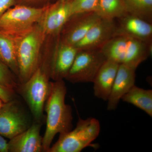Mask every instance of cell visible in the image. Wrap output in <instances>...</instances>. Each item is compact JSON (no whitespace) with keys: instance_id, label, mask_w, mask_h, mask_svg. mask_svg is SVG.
<instances>
[{"instance_id":"1","label":"cell","mask_w":152,"mask_h":152,"mask_svg":"<svg viewBox=\"0 0 152 152\" xmlns=\"http://www.w3.org/2000/svg\"><path fill=\"white\" fill-rule=\"evenodd\" d=\"M67 88L64 80L51 82L50 91L44 107L46 127L42 137L43 152H48L57 134L72 129V110L66 104Z\"/></svg>"},{"instance_id":"2","label":"cell","mask_w":152,"mask_h":152,"mask_svg":"<svg viewBox=\"0 0 152 152\" xmlns=\"http://www.w3.org/2000/svg\"><path fill=\"white\" fill-rule=\"evenodd\" d=\"M41 61L36 70L24 83L20 84V93L28 105L34 121L42 124L45 120L44 107L50 91L53 62Z\"/></svg>"},{"instance_id":"3","label":"cell","mask_w":152,"mask_h":152,"mask_svg":"<svg viewBox=\"0 0 152 152\" xmlns=\"http://www.w3.org/2000/svg\"><path fill=\"white\" fill-rule=\"evenodd\" d=\"M101 49L107 59L136 70L151 54L152 44L130 37L118 36Z\"/></svg>"},{"instance_id":"4","label":"cell","mask_w":152,"mask_h":152,"mask_svg":"<svg viewBox=\"0 0 152 152\" xmlns=\"http://www.w3.org/2000/svg\"><path fill=\"white\" fill-rule=\"evenodd\" d=\"M45 34L39 26H34L22 35L15 38L16 43L18 79L21 84L30 78L37 67L40 48Z\"/></svg>"},{"instance_id":"5","label":"cell","mask_w":152,"mask_h":152,"mask_svg":"<svg viewBox=\"0 0 152 152\" xmlns=\"http://www.w3.org/2000/svg\"><path fill=\"white\" fill-rule=\"evenodd\" d=\"M99 121L94 118L83 119L79 118L76 127L59 134L57 141L48 152H80L90 146L100 132Z\"/></svg>"},{"instance_id":"6","label":"cell","mask_w":152,"mask_h":152,"mask_svg":"<svg viewBox=\"0 0 152 152\" xmlns=\"http://www.w3.org/2000/svg\"><path fill=\"white\" fill-rule=\"evenodd\" d=\"M48 8L25 6L10 8L0 18V32L15 38L22 35L40 22Z\"/></svg>"},{"instance_id":"7","label":"cell","mask_w":152,"mask_h":152,"mask_svg":"<svg viewBox=\"0 0 152 152\" xmlns=\"http://www.w3.org/2000/svg\"><path fill=\"white\" fill-rule=\"evenodd\" d=\"M107 60L101 49L79 51L65 79L72 83H93Z\"/></svg>"},{"instance_id":"8","label":"cell","mask_w":152,"mask_h":152,"mask_svg":"<svg viewBox=\"0 0 152 152\" xmlns=\"http://www.w3.org/2000/svg\"><path fill=\"white\" fill-rule=\"evenodd\" d=\"M21 103L16 99L4 103L0 109V135L12 138L32 124Z\"/></svg>"},{"instance_id":"9","label":"cell","mask_w":152,"mask_h":152,"mask_svg":"<svg viewBox=\"0 0 152 152\" xmlns=\"http://www.w3.org/2000/svg\"><path fill=\"white\" fill-rule=\"evenodd\" d=\"M101 18L96 12L73 15L64 26L61 42L75 46Z\"/></svg>"},{"instance_id":"10","label":"cell","mask_w":152,"mask_h":152,"mask_svg":"<svg viewBox=\"0 0 152 152\" xmlns=\"http://www.w3.org/2000/svg\"><path fill=\"white\" fill-rule=\"evenodd\" d=\"M116 28L115 20L101 18L75 47L78 51L82 50L101 49L115 37Z\"/></svg>"},{"instance_id":"11","label":"cell","mask_w":152,"mask_h":152,"mask_svg":"<svg viewBox=\"0 0 152 152\" xmlns=\"http://www.w3.org/2000/svg\"><path fill=\"white\" fill-rule=\"evenodd\" d=\"M42 124L34 121L26 130L10 139L8 152H43L42 137L40 135Z\"/></svg>"},{"instance_id":"12","label":"cell","mask_w":152,"mask_h":152,"mask_svg":"<svg viewBox=\"0 0 152 152\" xmlns=\"http://www.w3.org/2000/svg\"><path fill=\"white\" fill-rule=\"evenodd\" d=\"M72 16L70 2H59L48 7L44 14L39 26L45 35L58 34L64 26Z\"/></svg>"},{"instance_id":"13","label":"cell","mask_w":152,"mask_h":152,"mask_svg":"<svg viewBox=\"0 0 152 152\" xmlns=\"http://www.w3.org/2000/svg\"><path fill=\"white\" fill-rule=\"evenodd\" d=\"M118 20L115 37L126 36L152 44V23L129 14Z\"/></svg>"},{"instance_id":"14","label":"cell","mask_w":152,"mask_h":152,"mask_svg":"<svg viewBox=\"0 0 152 152\" xmlns=\"http://www.w3.org/2000/svg\"><path fill=\"white\" fill-rule=\"evenodd\" d=\"M136 70L124 64H120L111 91L107 100V110L116 109L124 95L135 85Z\"/></svg>"},{"instance_id":"15","label":"cell","mask_w":152,"mask_h":152,"mask_svg":"<svg viewBox=\"0 0 152 152\" xmlns=\"http://www.w3.org/2000/svg\"><path fill=\"white\" fill-rule=\"evenodd\" d=\"M78 50L75 46L60 41L54 54L51 79L54 81L65 79L72 65Z\"/></svg>"},{"instance_id":"16","label":"cell","mask_w":152,"mask_h":152,"mask_svg":"<svg viewBox=\"0 0 152 152\" xmlns=\"http://www.w3.org/2000/svg\"><path fill=\"white\" fill-rule=\"evenodd\" d=\"M119 65L107 59L102 66L93 82L94 94L96 97L107 101Z\"/></svg>"},{"instance_id":"17","label":"cell","mask_w":152,"mask_h":152,"mask_svg":"<svg viewBox=\"0 0 152 152\" xmlns=\"http://www.w3.org/2000/svg\"><path fill=\"white\" fill-rule=\"evenodd\" d=\"M122 100L132 104L152 117V90L144 89L135 85L123 96Z\"/></svg>"},{"instance_id":"18","label":"cell","mask_w":152,"mask_h":152,"mask_svg":"<svg viewBox=\"0 0 152 152\" xmlns=\"http://www.w3.org/2000/svg\"><path fill=\"white\" fill-rule=\"evenodd\" d=\"M0 60L18 78L16 43L15 37L0 32Z\"/></svg>"},{"instance_id":"19","label":"cell","mask_w":152,"mask_h":152,"mask_svg":"<svg viewBox=\"0 0 152 152\" xmlns=\"http://www.w3.org/2000/svg\"><path fill=\"white\" fill-rule=\"evenodd\" d=\"M96 12L101 18L116 20L128 15L122 0H99Z\"/></svg>"},{"instance_id":"20","label":"cell","mask_w":152,"mask_h":152,"mask_svg":"<svg viewBox=\"0 0 152 152\" xmlns=\"http://www.w3.org/2000/svg\"><path fill=\"white\" fill-rule=\"evenodd\" d=\"M127 12L152 23V0H122Z\"/></svg>"},{"instance_id":"21","label":"cell","mask_w":152,"mask_h":152,"mask_svg":"<svg viewBox=\"0 0 152 152\" xmlns=\"http://www.w3.org/2000/svg\"><path fill=\"white\" fill-rule=\"evenodd\" d=\"M0 84L17 92L20 83L18 78L0 60Z\"/></svg>"},{"instance_id":"22","label":"cell","mask_w":152,"mask_h":152,"mask_svg":"<svg viewBox=\"0 0 152 152\" xmlns=\"http://www.w3.org/2000/svg\"><path fill=\"white\" fill-rule=\"evenodd\" d=\"M99 0H72L70 2L72 16L82 13L96 12Z\"/></svg>"},{"instance_id":"23","label":"cell","mask_w":152,"mask_h":152,"mask_svg":"<svg viewBox=\"0 0 152 152\" xmlns=\"http://www.w3.org/2000/svg\"><path fill=\"white\" fill-rule=\"evenodd\" d=\"M16 93L14 90L6 88L0 84V98L4 103L15 99Z\"/></svg>"},{"instance_id":"24","label":"cell","mask_w":152,"mask_h":152,"mask_svg":"<svg viewBox=\"0 0 152 152\" xmlns=\"http://www.w3.org/2000/svg\"><path fill=\"white\" fill-rule=\"evenodd\" d=\"M15 0H0V18L3 14L10 8Z\"/></svg>"},{"instance_id":"25","label":"cell","mask_w":152,"mask_h":152,"mask_svg":"<svg viewBox=\"0 0 152 152\" xmlns=\"http://www.w3.org/2000/svg\"><path fill=\"white\" fill-rule=\"evenodd\" d=\"M0 152H8V142L4 137L0 135Z\"/></svg>"},{"instance_id":"26","label":"cell","mask_w":152,"mask_h":152,"mask_svg":"<svg viewBox=\"0 0 152 152\" xmlns=\"http://www.w3.org/2000/svg\"><path fill=\"white\" fill-rule=\"evenodd\" d=\"M4 103V102L1 99V98H0V109L3 107Z\"/></svg>"},{"instance_id":"27","label":"cell","mask_w":152,"mask_h":152,"mask_svg":"<svg viewBox=\"0 0 152 152\" xmlns=\"http://www.w3.org/2000/svg\"><path fill=\"white\" fill-rule=\"evenodd\" d=\"M61 1H63L66 2H70L72 1V0H61Z\"/></svg>"}]
</instances>
